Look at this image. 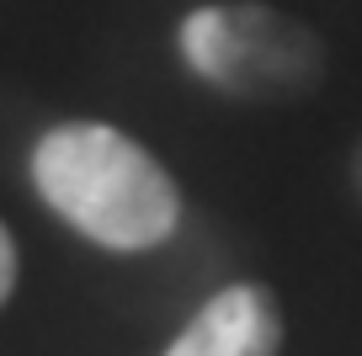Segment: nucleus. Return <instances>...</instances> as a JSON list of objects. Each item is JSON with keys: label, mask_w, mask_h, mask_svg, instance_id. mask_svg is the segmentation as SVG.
Here are the masks:
<instances>
[{"label": "nucleus", "mask_w": 362, "mask_h": 356, "mask_svg": "<svg viewBox=\"0 0 362 356\" xmlns=\"http://www.w3.org/2000/svg\"><path fill=\"white\" fill-rule=\"evenodd\" d=\"M346 191H351V202H357V213H362V134H357L351 160H346Z\"/></svg>", "instance_id": "5"}, {"label": "nucleus", "mask_w": 362, "mask_h": 356, "mask_svg": "<svg viewBox=\"0 0 362 356\" xmlns=\"http://www.w3.org/2000/svg\"><path fill=\"white\" fill-rule=\"evenodd\" d=\"M27 181L59 223L112 256L160 250L181 229V186L165 160L96 117L43 128L27 149Z\"/></svg>", "instance_id": "1"}, {"label": "nucleus", "mask_w": 362, "mask_h": 356, "mask_svg": "<svg viewBox=\"0 0 362 356\" xmlns=\"http://www.w3.org/2000/svg\"><path fill=\"white\" fill-rule=\"evenodd\" d=\"M160 356H283V303L267 282H229L197 303Z\"/></svg>", "instance_id": "3"}, {"label": "nucleus", "mask_w": 362, "mask_h": 356, "mask_svg": "<svg viewBox=\"0 0 362 356\" xmlns=\"http://www.w3.org/2000/svg\"><path fill=\"white\" fill-rule=\"evenodd\" d=\"M176 59L197 85L240 107H293L330 75L325 37L267 0H203L176 22Z\"/></svg>", "instance_id": "2"}, {"label": "nucleus", "mask_w": 362, "mask_h": 356, "mask_svg": "<svg viewBox=\"0 0 362 356\" xmlns=\"http://www.w3.org/2000/svg\"><path fill=\"white\" fill-rule=\"evenodd\" d=\"M16 277H22V256H16V239H11V229L0 223V309L11 303Z\"/></svg>", "instance_id": "4"}]
</instances>
